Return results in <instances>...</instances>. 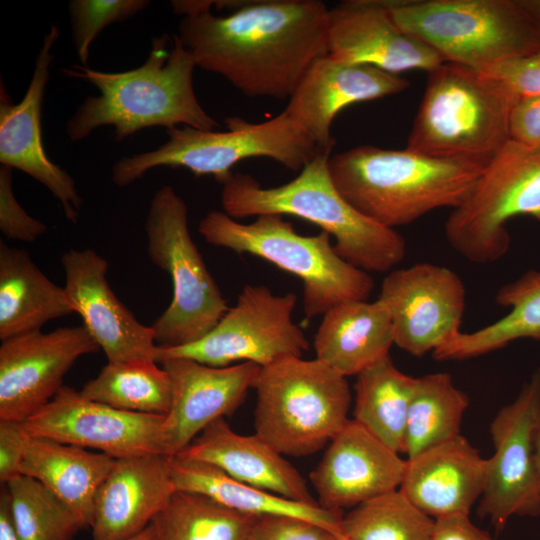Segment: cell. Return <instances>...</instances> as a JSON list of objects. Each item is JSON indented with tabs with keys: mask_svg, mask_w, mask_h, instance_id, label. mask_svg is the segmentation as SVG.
<instances>
[{
	"mask_svg": "<svg viewBox=\"0 0 540 540\" xmlns=\"http://www.w3.org/2000/svg\"><path fill=\"white\" fill-rule=\"evenodd\" d=\"M164 422L165 415L123 411L63 386L24 425L32 437L92 448L123 459L165 455Z\"/></svg>",
	"mask_w": 540,
	"mask_h": 540,
	"instance_id": "5bb4252c",
	"label": "cell"
},
{
	"mask_svg": "<svg viewBox=\"0 0 540 540\" xmlns=\"http://www.w3.org/2000/svg\"><path fill=\"white\" fill-rule=\"evenodd\" d=\"M116 459L75 445L32 437L20 474L37 479L90 527L97 491Z\"/></svg>",
	"mask_w": 540,
	"mask_h": 540,
	"instance_id": "4316f807",
	"label": "cell"
},
{
	"mask_svg": "<svg viewBox=\"0 0 540 540\" xmlns=\"http://www.w3.org/2000/svg\"><path fill=\"white\" fill-rule=\"evenodd\" d=\"M171 376L173 400L165 415V455L175 456L213 421L243 403L261 368L253 362L212 367L187 358L159 363Z\"/></svg>",
	"mask_w": 540,
	"mask_h": 540,
	"instance_id": "44dd1931",
	"label": "cell"
},
{
	"mask_svg": "<svg viewBox=\"0 0 540 540\" xmlns=\"http://www.w3.org/2000/svg\"><path fill=\"white\" fill-rule=\"evenodd\" d=\"M434 527L435 519L397 490L353 508L340 532L351 540H433Z\"/></svg>",
	"mask_w": 540,
	"mask_h": 540,
	"instance_id": "e575fe53",
	"label": "cell"
},
{
	"mask_svg": "<svg viewBox=\"0 0 540 540\" xmlns=\"http://www.w3.org/2000/svg\"><path fill=\"white\" fill-rule=\"evenodd\" d=\"M378 299L390 313L395 345L421 357L460 331L466 289L451 269L417 263L390 271Z\"/></svg>",
	"mask_w": 540,
	"mask_h": 540,
	"instance_id": "9a60e30c",
	"label": "cell"
},
{
	"mask_svg": "<svg viewBox=\"0 0 540 540\" xmlns=\"http://www.w3.org/2000/svg\"><path fill=\"white\" fill-rule=\"evenodd\" d=\"M0 230L8 239L33 242L48 230L17 202L12 187V168L0 166Z\"/></svg>",
	"mask_w": 540,
	"mask_h": 540,
	"instance_id": "74e56055",
	"label": "cell"
},
{
	"mask_svg": "<svg viewBox=\"0 0 540 540\" xmlns=\"http://www.w3.org/2000/svg\"><path fill=\"white\" fill-rule=\"evenodd\" d=\"M227 131L200 130L188 126L166 130L168 140L158 148L124 156L112 167V181L126 187L157 167L190 170L210 175L222 185L238 162L255 157L273 159L284 167L301 171L319 152L303 127L285 110L260 123L241 117L225 119Z\"/></svg>",
	"mask_w": 540,
	"mask_h": 540,
	"instance_id": "52a82bcc",
	"label": "cell"
},
{
	"mask_svg": "<svg viewBox=\"0 0 540 540\" xmlns=\"http://www.w3.org/2000/svg\"><path fill=\"white\" fill-rule=\"evenodd\" d=\"M516 99L540 95V50L480 70Z\"/></svg>",
	"mask_w": 540,
	"mask_h": 540,
	"instance_id": "f35d334b",
	"label": "cell"
},
{
	"mask_svg": "<svg viewBox=\"0 0 540 540\" xmlns=\"http://www.w3.org/2000/svg\"><path fill=\"white\" fill-rule=\"evenodd\" d=\"M330 156L318 152L294 179L276 187H263L249 174H233L222 185L223 212L235 220L266 214L299 217L333 236L335 251L351 265L365 272L392 271L406 254L403 236L349 204L332 181Z\"/></svg>",
	"mask_w": 540,
	"mask_h": 540,
	"instance_id": "3957f363",
	"label": "cell"
},
{
	"mask_svg": "<svg viewBox=\"0 0 540 540\" xmlns=\"http://www.w3.org/2000/svg\"><path fill=\"white\" fill-rule=\"evenodd\" d=\"M335 540H351L350 538H348L346 535H344L343 533L339 532L336 536V539Z\"/></svg>",
	"mask_w": 540,
	"mask_h": 540,
	"instance_id": "c3c4849f",
	"label": "cell"
},
{
	"mask_svg": "<svg viewBox=\"0 0 540 540\" xmlns=\"http://www.w3.org/2000/svg\"><path fill=\"white\" fill-rule=\"evenodd\" d=\"M5 486L21 540H72L83 529L74 513L37 479L19 474Z\"/></svg>",
	"mask_w": 540,
	"mask_h": 540,
	"instance_id": "d590c367",
	"label": "cell"
},
{
	"mask_svg": "<svg viewBox=\"0 0 540 540\" xmlns=\"http://www.w3.org/2000/svg\"><path fill=\"white\" fill-rule=\"evenodd\" d=\"M74 313L64 287L52 282L24 249L0 241V340L41 331Z\"/></svg>",
	"mask_w": 540,
	"mask_h": 540,
	"instance_id": "83f0119b",
	"label": "cell"
},
{
	"mask_svg": "<svg viewBox=\"0 0 540 540\" xmlns=\"http://www.w3.org/2000/svg\"><path fill=\"white\" fill-rule=\"evenodd\" d=\"M495 302L509 312L477 331L457 332L432 353L436 360H464L490 353L518 339L540 340V271L530 270L503 285Z\"/></svg>",
	"mask_w": 540,
	"mask_h": 540,
	"instance_id": "f546056e",
	"label": "cell"
},
{
	"mask_svg": "<svg viewBox=\"0 0 540 540\" xmlns=\"http://www.w3.org/2000/svg\"><path fill=\"white\" fill-rule=\"evenodd\" d=\"M486 472L487 459L459 435L407 459L399 491L434 519L469 515Z\"/></svg>",
	"mask_w": 540,
	"mask_h": 540,
	"instance_id": "cb8c5ba5",
	"label": "cell"
},
{
	"mask_svg": "<svg viewBox=\"0 0 540 540\" xmlns=\"http://www.w3.org/2000/svg\"><path fill=\"white\" fill-rule=\"evenodd\" d=\"M198 232L213 246L259 257L298 277L307 320L340 303L368 300L374 287L368 272L337 254L329 233L301 235L283 215H260L242 223L213 210L200 220Z\"/></svg>",
	"mask_w": 540,
	"mask_h": 540,
	"instance_id": "8992f818",
	"label": "cell"
},
{
	"mask_svg": "<svg viewBox=\"0 0 540 540\" xmlns=\"http://www.w3.org/2000/svg\"><path fill=\"white\" fill-rule=\"evenodd\" d=\"M510 140L540 149V95L517 99L509 118Z\"/></svg>",
	"mask_w": 540,
	"mask_h": 540,
	"instance_id": "b9f144b4",
	"label": "cell"
},
{
	"mask_svg": "<svg viewBox=\"0 0 540 540\" xmlns=\"http://www.w3.org/2000/svg\"><path fill=\"white\" fill-rule=\"evenodd\" d=\"M177 456L205 462L232 478L305 504H318L298 470L256 433L234 432L225 418L210 423Z\"/></svg>",
	"mask_w": 540,
	"mask_h": 540,
	"instance_id": "d4e9b609",
	"label": "cell"
},
{
	"mask_svg": "<svg viewBox=\"0 0 540 540\" xmlns=\"http://www.w3.org/2000/svg\"><path fill=\"white\" fill-rule=\"evenodd\" d=\"M516 2L540 32V0H516Z\"/></svg>",
	"mask_w": 540,
	"mask_h": 540,
	"instance_id": "f6af8a7d",
	"label": "cell"
},
{
	"mask_svg": "<svg viewBox=\"0 0 540 540\" xmlns=\"http://www.w3.org/2000/svg\"><path fill=\"white\" fill-rule=\"evenodd\" d=\"M516 98L480 71L444 62L428 72L406 148L486 166L510 141Z\"/></svg>",
	"mask_w": 540,
	"mask_h": 540,
	"instance_id": "5b68a950",
	"label": "cell"
},
{
	"mask_svg": "<svg viewBox=\"0 0 540 540\" xmlns=\"http://www.w3.org/2000/svg\"><path fill=\"white\" fill-rule=\"evenodd\" d=\"M328 55L394 74L430 72L444 63L433 49L397 25L389 0H349L329 9Z\"/></svg>",
	"mask_w": 540,
	"mask_h": 540,
	"instance_id": "ffe728a7",
	"label": "cell"
},
{
	"mask_svg": "<svg viewBox=\"0 0 540 540\" xmlns=\"http://www.w3.org/2000/svg\"><path fill=\"white\" fill-rule=\"evenodd\" d=\"M256 517L199 493L174 491L150 524L151 540H249Z\"/></svg>",
	"mask_w": 540,
	"mask_h": 540,
	"instance_id": "836d02e7",
	"label": "cell"
},
{
	"mask_svg": "<svg viewBox=\"0 0 540 540\" xmlns=\"http://www.w3.org/2000/svg\"><path fill=\"white\" fill-rule=\"evenodd\" d=\"M415 378L389 355L356 375L353 420L397 453H405L409 403Z\"/></svg>",
	"mask_w": 540,
	"mask_h": 540,
	"instance_id": "4dcf8cb0",
	"label": "cell"
},
{
	"mask_svg": "<svg viewBox=\"0 0 540 540\" xmlns=\"http://www.w3.org/2000/svg\"><path fill=\"white\" fill-rule=\"evenodd\" d=\"M406 463L352 419L330 441L310 481L322 508L342 512L399 490Z\"/></svg>",
	"mask_w": 540,
	"mask_h": 540,
	"instance_id": "d6986e66",
	"label": "cell"
},
{
	"mask_svg": "<svg viewBox=\"0 0 540 540\" xmlns=\"http://www.w3.org/2000/svg\"><path fill=\"white\" fill-rule=\"evenodd\" d=\"M389 8L444 62L480 71L540 50V32L516 0H389Z\"/></svg>",
	"mask_w": 540,
	"mask_h": 540,
	"instance_id": "9c48e42d",
	"label": "cell"
},
{
	"mask_svg": "<svg viewBox=\"0 0 540 540\" xmlns=\"http://www.w3.org/2000/svg\"><path fill=\"white\" fill-rule=\"evenodd\" d=\"M296 304L293 292L276 295L267 286L247 284L207 335L183 346L158 347L156 361L187 358L212 367L243 361L262 367L302 357L309 342L293 321Z\"/></svg>",
	"mask_w": 540,
	"mask_h": 540,
	"instance_id": "7c38bea8",
	"label": "cell"
},
{
	"mask_svg": "<svg viewBox=\"0 0 540 540\" xmlns=\"http://www.w3.org/2000/svg\"><path fill=\"white\" fill-rule=\"evenodd\" d=\"M532 446L535 469L540 480V417L533 430Z\"/></svg>",
	"mask_w": 540,
	"mask_h": 540,
	"instance_id": "bcb514c9",
	"label": "cell"
},
{
	"mask_svg": "<svg viewBox=\"0 0 540 540\" xmlns=\"http://www.w3.org/2000/svg\"><path fill=\"white\" fill-rule=\"evenodd\" d=\"M154 360L107 363L79 391L90 400L128 412L167 415L173 400L170 374Z\"/></svg>",
	"mask_w": 540,
	"mask_h": 540,
	"instance_id": "1f68e13d",
	"label": "cell"
},
{
	"mask_svg": "<svg viewBox=\"0 0 540 540\" xmlns=\"http://www.w3.org/2000/svg\"><path fill=\"white\" fill-rule=\"evenodd\" d=\"M145 233L151 262L170 275L173 286L169 306L151 325L155 342L161 348L193 343L229 307L191 237L187 205L172 186H162L152 197Z\"/></svg>",
	"mask_w": 540,
	"mask_h": 540,
	"instance_id": "30bf717a",
	"label": "cell"
},
{
	"mask_svg": "<svg viewBox=\"0 0 540 540\" xmlns=\"http://www.w3.org/2000/svg\"><path fill=\"white\" fill-rule=\"evenodd\" d=\"M147 0H71L68 4L72 38L81 65L86 66L90 47L107 26L143 11Z\"/></svg>",
	"mask_w": 540,
	"mask_h": 540,
	"instance_id": "8d00e7d4",
	"label": "cell"
},
{
	"mask_svg": "<svg viewBox=\"0 0 540 540\" xmlns=\"http://www.w3.org/2000/svg\"><path fill=\"white\" fill-rule=\"evenodd\" d=\"M1 342L0 420L21 422L54 398L80 357L99 350L83 325L36 331Z\"/></svg>",
	"mask_w": 540,
	"mask_h": 540,
	"instance_id": "2e32d148",
	"label": "cell"
},
{
	"mask_svg": "<svg viewBox=\"0 0 540 540\" xmlns=\"http://www.w3.org/2000/svg\"><path fill=\"white\" fill-rule=\"evenodd\" d=\"M152 38L151 50L139 67L124 72H104L83 65L63 68L68 77L94 85L98 96H88L66 123L71 141L87 138L95 129L111 126L122 141L149 127L171 129L178 125L214 130L219 123L199 103L192 54L175 34Z\"/></svg>",
	"mask_w": 540,
	"mask_h": 540,
	"instance_id": "7a4b0ae2",
	"label": "cell"
},
{
	"mask_svg": "<svg viewBox=\"0 0 540 540\" xmlns=\"http://www.w3.org/2000/svg\"><path fill=\"white\" fill-rule=\"evenodd\" d=\"M151 539H152V529H151V526L149 525L141 533L127 540H151Z\"/></svg>",
	"mask_w": 540,
	"mask_h": 540,
	"instance_id": "7dc6e473",
	"label": "cell"
},
{
	"mask_svg": "<svg viewBox=\"0 0 540 540\" xmlns=\"http://www.w3.org/2000/svg\"><path fill=\"white\" fill-rule=\"evenodd\" d=\"M468 396L450 374L431 373L415 378L409 403L405 453L407 459L460 434Z\"/></svg>",
	"mask_w": 540,
	"mask_h": 540,
	"instance_id": "d6a6232c",
	"label": "cell"
},
{
	"mask_svg": "<svg viewBox=\"0 0 540 540\" xmlns=\"http://www.w3.org/2000/svg\"><path fill=\"white\" fill-rule=\"evenodd\" d=\"M328 14L320 0L237 1L227 16H183L177 35L197 67L248 97L284 100L328 54Z\"/></svg>",
	"mask_w": 540,
	"mask_h": 540,
	"instance_id": "6da1fadb",
	"label": "cell"
},
{
	"mask_svg": "<svg viewBox=\"0 0 540 540\" xmlns=\"http://www.w3.org/2000/svg\"><path fill=\"white\" fill-rule=\"evenodd\" d=\"M60 261L64 289L74 313L81 316L83 326L108 362L156 361L154 330L140 323L114 294L106 279L108 261L91 248L70 249Z\"/></svg>",
	"mask_w": 540,
	"mask_h": 540,
	"instance_id": "ac0fdd59",
	"label": "cell"
},
{
	"mask_svg": "<svg viewBox=\"0 0 540 540\" xmlns=\"http://www.w3.org/2000/svg\"><path fill=\"white\" fill-rule=\"evenodd\" d=\"M32 436L24 422L0 420V481L6 485L20 474V465Z\"/></svg>",
	"mask_w": 540,
	"mask_h": 540,
	"instance_id": "60d3db41",
	"label": "cell"
},
{
	"mask_svg": "<svg viewBox=\"0 0 540 540\" xmlns=\"http://www.w3.org/2000/svg\"><path fill=\"white\" fill-rule=\"evenodd\" d=\"M174 491L168 456L116 459L95 497L92 540H127L138 535Z\"/></svg>",
	"mask_w": 540,
	"mask_h": 540,
	"instance_id": "603a6c76",
	"label": "cell"
},
{
	"mask_svg": "<svg viewBox=\"0 0 540 540\" xmlns=\"http://www.w3.org/2000/svg\"><path fill=\"white\" fill-rule=\"evenodd\" d=\"M540 417V369L517 398L502 407L490 425L494 454L487 459L485 486L477 514L499 531L512 516H540V480L532 436Z\"/></svg>",
	"mask_w": 540,
	"mask_h": 540,
	"instance_id": "4fadbf2b",
	"label": "cell"
},
{
	"mask_svg": "<svg viewBox=\"0 0 540 540\" xmlns=\"http://www.w3.org/2000/svg\"><path fill=\"white\" fill-rule=\"evenodd\" d=\"M393 344L391 316L380 299L332 307L322 315L313 342L316 358L344 377L356 376L389 355Z\"/></svg>",
	"mask_w": 540,
	"mask_h": 540,
	"instance_id": "484cf974",
	"label": "cell"
},
{
	"mask_svg": "<svg viewBox=\"0 0 540 540\" xmlns=\"http://www.w3.org/2000/svg\"><path fill=\"white\" fill-rule=\"evenodd\" d=\"M485 167L373 145L329 158L330 175L340 194L361 214L392 229L438 208L459 207Z\"/></svg>",
	"mask_w": 540,
	"mask_h": 540,
	"instance_id": "277c9868",
	"label": "cell"
},
{
	"mask_svg": "<svg viewBox=\"0 0 540 540\" xmlns=\"http://www.w3.org/2000/svg\"><path fill=\"white\" fill-rule=\"evenodd\" d=\"M410 83L398 74L325 55L303 75L284 109L309 134L319 152H331V126L347 106L401 93Z\"/></svg>",
	"mask_w": 540,
	"mask_h": 540,
	"instance_id": "7402d4cb",
	"label": "cell"
},
{
	"mask_svg": "<svg viewBox=\"0 0 540 540\" xmlns=\"http://www.w3.org/2000/svg\"><path fill=\"white\" fill-rule=\"evenodd\" d=\"M339 532L292 516H257L249 540H335Z\"/></svg>",
	"mask_w": 540,
	"mask_h": 540,
	"instance_id": "ab89813d",
	"label": "cell"
},
{
	"mask_svg": "<svg viewBox=\"0 0 540 540\" xmlns=\"http://www.w3.org/2000/svg\"><path fill=\"white\" fill-rule=\"evenodd\" d=\"M255 433L282 455H311L346 425L351 391L346 377L319 359L286 357L262 366Z\"/></svg>",
	"mask_w": 540,
	"mask_h": 540,
	"instance_id": "ba28073f",
	"label": "cell"
},
{
	"mask_svg": "<svg viewBox=\"0 0 540 540\" xmlns=\"http://www.w3.org/2000/svg\"><path fill=\"white\" fill-rule=\"evenodd\" d=\"M433 540H493L490 534L469 519V515H452L435 519Z\"/></svg>",
	"mask_w": 540,
	"mask_h": 540,
	"instance_id": "7bdbcfd3",
	"label": "cell"
},
{
	"mask_svg": "<svg viewBox=\"0 0 540 540\" xmlns=\"http://www.w3.org/2000/svg\"><path fill=\"white\" fill-rule=\"evenodd\" d=\"M0 540H21L14 524L6 486L2 488L0 495Z\"/></svg>",
	"mask_w": 540,
	"mask_h": 540,
	"instance_id": "ee69618b",
	"label": "cell"
},
{
	"mask_svg": "<svg viewBox=\"0 0 540 540\" xmlns=\"http://www.w3.org/2000/svg\"><path fill=\"white\" fill-rule=\"evenodd\" d=\"M516 216L540 221V149L510 140L486 165L467 199L451 211L445 237L468 261L493 263L510 248L506 223Z\"/></svg>",
	"mask_w": 540,
	"mask_h": 540,
	"instance_id": "8fae6325",
	"label": "cell"
},
{
	"mask_svg": "<svg viewBox=\"0 0 540 540\" xmlns=\"http://www.w3.org/2000/svg\"><path fill=\"white\" fill-rule=\"evenodd\" d=\"M175 491L199 493L234 511L253 516H292L340 532L343 512L305 504L238 481L205 462L168 456Z\"/></svg>",
	"mask_w": 540,
	"mask_h": 540,
	"instance_id": "f1b7e54d",
	"label": "cell"
},
{
	"mask_svg": "<svg viewBox=\"0 0 540 540\" xmlns=\"http://www.w3.org/2000/svg\"><path fill=\"white\" fill-rule=\"evenodd\" d=\"M60 30L51 24L36 56L26 93L20 103L12 102L0 84V163L21 170L44 185L60 203L68 221L76 223L82 198L73 177L52 162L42 138V106Z\"/></svg>",
	"mask_w": 540,
	"mask_h": 540,
	"instance_id": "e0dca14e",
	"label": "cell"
}]
</instances>
